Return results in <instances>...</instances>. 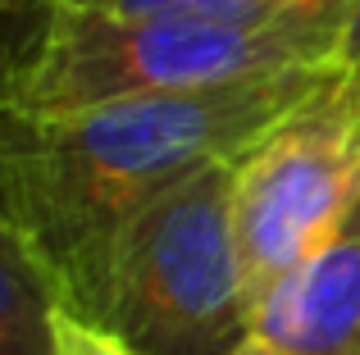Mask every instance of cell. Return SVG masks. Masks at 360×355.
Instances as JSON below:
<instances>
[{"instance_id":"cell-4","label":"cell","mask_w":360,"mask_h":355,"mask_svg":"<svg viewBox=\"0 0 360 355\" xmlns=\"http://www.w3.org/2000/svg\"><path fill=\"white\" fill-rule=\"evenodd\" d=\"M360 196V69H338L319 96L274 123L233 164V232L246 305L301 269Z\"/></svg>"},{"instance_id":"cell-1","label":"cell","mask_w":360,"mask_h":355,"mask_svg":"<svg viewBox=\"0 0 360 355\" xmlns=\"http://www.w3.org/2000/svg\"><path fill=\"white\" fill-rule=\"evenodd\" d=\"M338 69H288L73 114H0V214L51 278L60 310L96 323L119 232L183 178L251 151Z\"/></svg>"},{"instance_id":"cell-5","label":"cell","mask_w":360,"mask_h":355,"mask_svg":"<svg viewBox=\"0 0 360 355\" xmlns=\"http://www.w3.org/2000/svg\"><path fill=\"white\" fill-rule=\"evenodd\" d=\"M251 337L292 355H360V196L333 237L255 305Z\"/></svg>"},{"instance_id":"cell-11","label":"cell","mask_w":360,"mask_h":355,"mask_svg":"<svg viewBox=\"0 0 360 355\" xmlns=\"http://www.w3.org/2000/svg\"><path fill=\"white\" fill-rule=\"evenodd\" d=\"M23 0H0V14H9V9H18Z\"/></svg>"},{"instance_id":"cell-7","label":"cell","mask_w":360,"mask_h":355,"mask_svg":"<svg viewBox=\"0 0 360 355\" xmlns=\"http://www.w3.org/2000/svg\"><path fill=\"white\" fill-rule=\"evenodd\" d=\"M87 14H160V18H210V23H278L328 0H55Z\"/></svg>"},{"instance_id":"cell-2","label":"cell","mask_w":360,"mask_h":355,"mask_svg":"<svg viewBox=\"0 0 360 355\" xmlns=\"http://www.w3.org/2000/svg\"><path fill=\"white\" fill-rule=\"evenodd\" d=\"M352 0L278 23L87 14L41 0L37 27L0 51V114H73L137 96H183L288 69L338 64Z\"/></svg>"},{"instance_id":"cell-10","label":"cell","mask_w":360,"mask_h":355,"mask_svg":"<svg viewBox=\"0 0 360 355\" xmlns=\"http://www.w3.org/2000/svg\"><path fill=\"white\" fill-rule=\"evenodd\" d=\"M233 355H292V351H278V347H269V342H260V337H246Z\"/></svg>"},{"instance_id":"cell-6","label":"cell","mask_w":360,"mask_h":355,"mask_svg":"<svg viewBox=\"0 0 360 355\" xmlns=\"http://www.w3.org/2000/svg\"><path fill=\"white\" fill-rule=\"evenodd\" d=\"M55 310L51 278L0 214V355H55Z\"/></svg>"},{"instance_id":"cell-3","label":"cell","mask_w":360,"mask_h":355,"mask_svg":"<svg viewBox=\"0 0 360 355\" xmlns=\"http://www.w3.org/2000/svg\"><path fill=\"white\" fill-rule=\"evenodd\" d=\"M233 164L183 178L119 232L96 323L137 355H233L251 337Z\"/></svg>"},{"instance_id":"cell-9","label":"cell","mask_w":360,"mask_h":355,"mask_svg":"<svg viewBox=\"0 0 360 355\" xmlns=\"http://www.w3.org/2000/svg\"><path fill=\"white\" fill-rule=\"evenodd\" d=\"M338 64L342 69H360V0H352V14L342 27V46H338Z\"/></svg>"},{"instance_id":"cell-8","label":"cell","mask_w":360,"mask_h":355,"mask_svg":"<svg viewBox=\"0 0 360 355\" xmlns=\"http://www.w3.org/2000/svg\"><path fill=\"white\" fill-rule=\"evenodd\" d=\"M55 355H137V351L128 342H119L105 323L55 310Z\"/></svg>"}]
</instances>
